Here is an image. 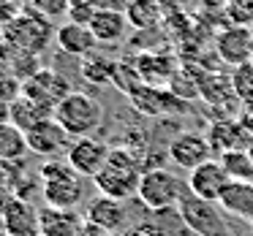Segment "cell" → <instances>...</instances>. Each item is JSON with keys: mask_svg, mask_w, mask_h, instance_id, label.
<instances>
[{"mask_svg": "<svg viewBox=\"0 0 253 236\" xmlns=\"http://www.w3.org/2000/svg\"><path fill=\"white\" fill-rule=\"evenodd\" d=\"M142 166L139 160L131 155V149L126 147H115L109 152L106 166L98 171L95 176V187H98L101 196L117 198V201H128L131 196L139 193V179H142Z\"/></svg>", "mask_w": 253, "mask_h": 236, "instance_id": "1", "label": "cell"}, {"mask_svg": "<svg viewBox=\"0 0 253 236\" xmlns=\"http://www.w3.org/2000/svg\"><path fill=\"white\" fill-rule=\"evenodd\" d=\"M41 198L46 206L55 209H77L84 198L82 176L66 160H49L41 166Z\"/></svg>", "mask_w": 253, "mask_h": 236, "instance_id": "2", "label": "cell"}, {"mask_svg": "<svg viewBox=\"0 0 253 236\" xmlns=\"http://www.w3.org/2000/svg\"><path fill=\"white\" fill-rule=\"evenodd\" d=\"M55 120L71 138L93 136L104 122V106L82 90H71L55 109Z\"/></svg>", "mask_w": 253, "mask_h": 236, "instance_id": "3", "label": "cell"}, {"mask_svg": "<svg viewBox=\"0 0 253 236\" xmlns=\"http://www.w3.org/2000/svg\"><path fill=\"white\" fill-rule=\"evenodd\" d=\"M55 30H57L55 22H49V19H44L41 14L25 8L11 25L3 28V41H6L14 52L39 57L41 52L55 41Z\"/></svg>", "mask_w": 253, "mask_h": 236, "instance_id": "4", "label": "cell"}, {"mask_svg": "<svg viewBox=\"0 0 253 236\" xmlns=\"http://www.w3.org/2000/svg\"><path fill=\"white\" fill-rule=\"evenodd\" d=\"M185 190H188L185 182H182L174 171L161 166V169H147L142 174L136 198L150 209V212L158 214V212H169L171 206L177 209V203L185 196Z\"/></svg>", "mask_w": 253, "mask_h": 236, "instance_id": "5", "label": "cell"}, {"mask_svg": "<svg viewBox=\"0 0 253 236\" xmlns=\"http://www.w3.org/2000/svg\"><path fill=\"white\" fill-rule=\"evenodd\" d=\"M177 214H180L182 225L196 236H231V228L223 217V209L212 201H202L193 193L185 190V196L177 203Z\"/></svg>", "mask_w": 253, "mask_h": 236, "instance_id": "6", "label": "cell"}, {"mask_svg": "<svg viewBox=\"0 0 253 236\" xmlns=\"http://www.w3.org/2000/svg\"><path fill=\"white\" fill-rule=\"evenodd\" d=\"M68 93H71V87H68L66 76H60V73L52 71V68H36L33 76H28L22 82L25 98L36 101L39 106L49 109L52 114H55V109L60 106V101L66 98Z\"/></svg>", "mask_w": 253, "mask_h": 236, "instance_id": "7", "label": "cell"}, {"mask_svg": "<svg viewBox=\"0 0 253 236\" xmlns=\"http://www.w3.org/2000/svg\"><path fill=\"white\" fill-rule=\"evenodd\" d=\"M229 174H226L223 163H220L218 158L207 160V163L196 166L193 171H188V179H185V187L188 193H193L196 198H202V201H212L218 203L220 196H223V190L229 187Z\"/></svg>", "mask_w": 253, "mask_h": 236, "instance_id": "8", "label": "cell"}, {"mask_svg": "<svg viewBox=\"0 0 253 236\" xmlns=\"http://www.w3.org/2000/svg\"><path fill=\"white\" fill-rule=\"evenodd\" d=\"M112 149L106 147L101 138L95 136H84V138H74L71 147L66 152V163L77 171L79 176H98V171L106 166Z\"/></svg>", "mask_w": 253, "mask_h": 236, "instance_id": "9", "label": "cell"}, {"mask_svg": "<svg viewBox=\"0 0 253 236\" xmlns=\"http://www.w3.org/2000/svg\"><path fill=\"white\" fill-rule=\"evenodd\" d=\"M169 160L182 171H193L196 166L212 160V147H210L204 133L182 131L169 141Z\"/></svg>", "mask_w": 253, "mask_h": 236, "instance_id": "10", "label": "cell"}, {"mask_svg": "<svg viewBox=\"0 0 253 236\" xmlns=\"http://www.w3.org/2000/svg\"><path fill=\"white\" fill-rule=\"evenodd\" d=\"M215 52L226 66H245L253 60V28L229 25L215 35Z\"/></svg>", "mask_w": 253, "mask_h": 236, "instance_id": "11", "label": "cell"}, {"mask_svg": "<svg viewBox=\"0 0 253 236\" xmlns=\"http://www.w3.org/2000/svg\"><path fill=\"white\" fill-rule=\"evenodd\" d=\"M25 138H28V149H30V152L39 155V158H49V160H55L57 155L68 152V147H71V141H74V138L68 136L60 125H57L55 117L39 122L33 131L25 133Z\"/></svg>", "mask_w": 253, "mask_h": 236, "instance_id": "12", "label": "cell"}, {"mask_svg": "<svg viewBox=\"0 0 253 236\" xmlns=\"http://www.w3.org/2000/svg\"><path fill=\"white\" fill-rule=\"evenodd\" d=\"M87 223L98 225L101 231H106L109 236L115 234H126L128 231V209L126 201H117L109 196H95L87 203Z\"/></svg>", "mask_w": 253, "mask_h": 236, "instance_id": "13", "label": "cell"}, {"mask_svg": "<svg viewBox=\"0 0 253 236\" xmlns=\"http://www.w3.org/2000/svg\"><path fill=\"white\" fill-rule=\"evenodd\" d=\"M6 236H39V209L28 198H8L0 206Z\"/></svg>", "mask_w": 253, "mask_h": 236, "instance_id": "14", "label": "cell"}, {"mask_svg": "<svg viewBox=\"0 0 253 236\" xmlns=\"http://www.w3.org/2000/svg\"><path fill=\"white\" fill-rule=\"evenodd\" d=\"M207 141L212 147V152L226 155V152H237V149H248L253 141V136L245 131L240 120H231V117H220L210 125L207 131Z\"/></svg>", "mask_w": 253, "mask_h": 236, "instance_id": "15", "label": "cell"}, {"mask_svg": "<svg viewBox=\"0 0 253 236\" xmlns=\"http://www.w3.org/2000/svg\"><path fill=\"white\" fill-rule=\"evenodd\" d=\"M90 30H93L98 46H112V44L126 41L128 30H131V22H128L126 11H120L115 6H104L95 11L93 22H90Z\"/></svg>", "mask_w": 253, "mask_h": 236, "instance_id": "16", "label": "cell"}, {"mask_svg": "<svg viewBox=\"0 0 253 236\" xmlns=\"http://www.w3.org/2000/svg\"><path fill=\"white\" fill-rule=\"evenodd\" d=\"M55 44L57 49L63 52V55H71V57H90L95 52V46H98V41H95L93 30L87 28V25H79V22H63L57 25L55 30Z\"/></svg>", "mask_w": 253, "mask_h": 236, "instance_id": "17", "label": "cell"}, {"mask_svg": "<svg viewBox=\"0 0 253 236\" xmlns=\"http://www.w3.org/2000/svg\"><path fill=\"white\" fill-rule=\"evenodd\" d=\"M84 228V217L77 209H39V236H79Z\"/></svg>", "mask_w": 253, "mask_h": 236, "instance_id": "18", "label": "cell"}, {"mask_svg": "<svg viewBox=\"0 0 253 236\" xmlns=\"http://www.w3.org/2000/svg\"><path fill=\"white\" fill-rule=\"evenodd\" d=\"M218 206L231 217L248 220L253 225V182H229Z\"/></svg>", "mask_w": 253, "mask_h": 236, "instance_id": "19", "label": "cell"}, {"mask_svg": "<svg viewBox=\"0 0 253 236\" xmlns=\"http://www.w3.org/2000/svg\"><path fill=\"white\" fill-rule=\"evenodd\" d=\"M49 117H55L49 109H44V106H39L36 101L25 98V95H19V98H14L11 103H8V122L11 125H17L22 133L33 131L39 122L49 120Z\"/></svg>", "mask_w": 253, "mask_h": 236, "instance_id": "20", "label": "cell"}, {"mask_svg": "<svg viewBox=\"0 0 253 236\" xmlns=\"http://www.w3.org/2000/svg\"><path fill=\"white\" fill-rule=\"evenodd\" d=\"M126 17L131 22V28L136 30H153L164 19V6L161 0H128Z\"/></svg>", "mask_w": 253, "mask_h": 236, "instance_id": "21", "label": "cell"}, {"mask_svg": "<svg viewBox=\"0 0 253 236\" xmlns=\"http://www.w3.org/2000/svg\"><path fill=\"white\" fill-rule=\"evenodd\" d=\"M25 152H30L25 133L17 125H11L8 120L0 122V163L14 166L17 160L25 158Z\"/></svg>", "mask_w": 253, "mask_h": 236, "instance_id": "22", "label": "cell"}, {"mask_svg": "<svg viewBox=\"0 0 253 236\" xmlns=\"http://www.w3.org/2000/svg\"><path fill=\"white\" fill-rule=\"evenodd\" d=\"M115 71H117V63H112L109 57L98 55V52L84 57V63H82V79L87 84H95V87H104V84L115 82Z\"/></svg>", "mask_w": 253, "mask_h": 236, "instance_id": "23", "label": "cell"}, {"mask_svg": "<svg viewBox=\"0 0 253 236\" xmlns=\"http://www.w3.org/2000/svg\"><path fill=\"white\" fill-rule=\"evenodd\" d=\"M220 163H223L226 174L231 182H253V158L248 149H237V152H226L220 155Z\"/></svg>", "mask_w": 253, "mask_h": 236, "instance_id": "24", "label": "cell"}, {"mask_svg": "<svg viewBox=\"0 0 253 236\" xmlns=\"http://www.w3.org/2000/svg\"><path fill=\"white\" fill-rule=\"evenodd\" d=\"M231 84H234L237 101H240L242 109H253V60L240 66V68H234Z\"/></svg>", "mask_w": 253, "mask_h": 236, "instance_id": "25", "label": "cell"}, {"mask_svg": "<svg viewBox=\"0 0 253 236\" xmlns=\"http://www.w3.org/2000/svg\"><path fill=\"white\" fill-rule=\"evenodd\" d=\"M28 8L36 14H41L49 22H57V19H66L68 11H71V0H28Z\"/></svg>", "mask_w": 253, "mask_h": 236, "instance_id": "26", "label": "cell"}, {"mask_svg": "<svg viewBox=\"0 0 253 236\" xmlns=\"http://www.w3.org/2000/svg\"><path fill=\"white\" fill-rule=\"evenodd\" d=\"M226 17L231 19V25L253 28V0H229L226 3Z\"/></svg>", "mask_w": 253, "mask_h": 236, "instance_id": "27", "label": "cell"}, {"mask_svg": "<svg viewBox=\"0 0 253 236\" xmlns=\"http://www.w3.org/2000/svg\"><path fill=\"white\" fill-rule=\"evenodd\" d=\"M126 236H171V234L158 217H147V220H136L133 225H128Z\"/></svg>", "mask_w": 253, "mask_h": 236, "instance_id": "28", "label": "cell"}, {"mask_svg": "<svg viewBox=\"0 0 253 236\" xmlns=\"http://www.w3.org/2000/svg\"><path fill=\"white\" fill-rule=\"evenodd\" d=\"M25 6H28V0H0V28L11 25L25 11Z\"/></svg>", "mask_w": 253, "mask_h": 236, "instance_id": "29", "label": "cell"}, {"mask_svg": "<svg viewBox=\"0 0 253 236\" xmlns=\"http://www.w3.org/2000/svg\"><path fill=\"white\" fill-rule=\"evenodd\" d=\"M6 120H8V103L0 101V122H6Z\"/></svg>", "mask_w": 253, "mask_h": 236, "instance_id": "30", "label": "cell"}, {"mask_svg": "<svg viewBox=\"0 0 253 236\" xmlns=\"http://www.w3.org/2000/svg\"><path fill=\"white\" fill-rule=\"evenodd\" d=\"M0 236H6V228H3V220H0Z\"/></svg>", "mask_w": 253, "mask_h": 236, "instance_id": "31", "label": "cell"}, {"mask_svg": "<svg viewBox=\"0 0 253 236\" xmlns=\"http://www.w3.org/2000/svg\"><path fill=\"white\" fill-rule=\"evenodd\" d=\"M248 152H251V158H253V141H251V147H248Z\"/></svg>", "mask_w": 253, "mask_h": 236, "instance_id": "32", "label": "cell"}, {"mask_svg": "<svg viewBox=\"0 0 253 236\" xmlns=\"http://www.w3.org/2000/svg\"><path fill=\"white\" fill-rule=\"evenodd\" d=\"M115 236H126V234H115Z\"/></svg>", "mask_w": 253, "mask_h": 236, "instance_id": "33", "label": "cell"}, {"mask_svg": "<svg viewBox=\"0 0 253 236\" xmlns=\"http://www.w3.org/2000/svg\"><path fill=\"white\" fill-rule=\"evenodd\" d=\"M251 236H253V234H251Z\"/></svg>", "mask_w": 253, "mask_h": 236, "instance_id": "34", "label": "cell"}]
</instances>
